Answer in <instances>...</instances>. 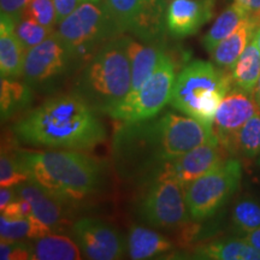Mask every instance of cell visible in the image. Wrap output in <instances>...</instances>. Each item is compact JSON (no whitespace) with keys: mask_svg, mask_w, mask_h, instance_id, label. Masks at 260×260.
I'll return each instance as SVG.
<instances>
[{"mask_svg":"<svg viewBox=\"0 0 260 260\" xmlns=\"http://www.w3.org/2000/svg\"><path fill=\"white\" fill-rule=\"evenodd\" d=\"M213 140V130L197 119L165 112L123 123L113 136V155L122 176L145 182L172 159Z\"/></svg>","mask_w":260,"mask_h":260,"instance_id":"1","label":"cell"},{"mask_svg":"<svg viewBox=\"0 0 260 260\" xmlns=\"http://www.w3.org/2000/svg\"><path fill=\"white\" fill-rule=\"evenodd\" d=\"M99 113L77 92L58 94L22 117L14 125V132L27 145L92 149L106 139Z\"/></svg>","mask_w":260,"mask_h":260,"instance_id":"2","label":"cell"},{"mask_svg":"<svg viewBox=\"0 0 260 260\" xmlns=\"http://www.w3.org/2000/svg\"><path fill=\"white\" fill-rule=\"evenodd\" d=\"M17 158L29 181L61 203L82 201L95 193L102 182L99 162L76 149L22 151Z\"/></svg>","mask_w":260,"mask_h":260,"instance_id":"3","label":"cell"},{"mask_svg":"<svg viewBox=\"0 0 260 260\" xmlns=\"http://www.w3.org/2000/svg\"><path fill=\"white\" fill-rule=\"evenodd\" d=\"M132 89L126 37H116L98 50L86 65L76 90L100 113L112 112Z\"/></svg>","mask_w":260,"mask_h":260,"instance_id":"4","label":"cell"},{"mask_svg":"<svg viewBox=\"0 0 260 260\" xmlns=\"http://www.w3.org/2000/svg\"><path fill=\"white\" fill-rule=\"evenodd\" d=\"M233 86L232 74L211 61L195 59L178 74L169 104L212 129L217 110Z\"/></svg>","mask_w":260,"mask_h":260,"instance_id":"5","label":"cell"},{"mask_svg":"<svg viewBox=\"0 0 260 260\" xmlns=\"http://www.w3.org/2000/svg\"><path fill=\"white\" fill-rule=\"evenodd\" d=\"M57 34L79 61L90 59L105 42L118 37L121 31L103 0L81 3L60 22Z\"/></svg>","mask_w":260,"mask_h":260,"instance_id":"6","label":"cell"},{"mask_svg":"<svg viewBox=\"0 0 260 260\" xmlns=\"http://www.w3.org/2000/svg\"><path fill=\"white\" fill-rule=\"evenodd\" d=\"M145 184L139 201V213L144 222L161 229H174L187 223L190 216L184 187L180 182L162 168Z\"/></svg>","mask_w":260,"mask_h":260,"instance_id":"7","label":"cell"},{"mask_svg":"<svg viewBox=\"0 0 260 260\" xmlns=\"http://www.w3.org/2000/svg\"><path fill=\"white\" fill-rule=\"evenodd\" d=\"M242 178L241 162L225 159L212 170L184 188L189 216L195 220L212 217L239 189Z\"/></svg>","mask_w":260,"mask_h":260,"instance_id":"8","label":"cell"},{"mask_svg":"<svg viewBox=\"0 0 260 260\" xmlns=\"http://www.w3.org/2000/svg\"><path fill=\"white\" fill-rule=\"evenodd\" d=\"M176 77L174 60L170 54L164 52L157 68L141 88L129 94L109 116L123 123L145 121L155 117L170 103Z\"/></svg>","mask_w":260,"mask_h":260,"instance_id":"9","label":"cell"},{"mask_svg":"<svg viewBox=\"0 0 260 260\" xmlns=\"http://www.w3.org/2000/svg\"><path fill=\"white\" fill-rule=\"evenodd\" d=\"M118 30L141 41L159 42L165 27L164 0H104Z\"/></svg>","mask_w":260,"mask_h":260,"instance_id":"10","label":"cell"},{"mask_svg":"<svg viewBox=\"0 0 260 260\" xmlns=\"http://www.w3.org/2000/svg\"><path fill=\"white\" fill-rule=\"evenodd\" d=\"M67 45L57 31L25 52L23 77L29 86H40L63 77L75 63Z\"/></svg>","mask_w":260,"mask_h":260,"instance_id":"11","label":"cell"},{"mask_svg":"<svg viewBox=\"0 0 260 260\" xmlns=\"http://www.w3.org/2000/svg\"><path fill=\"white\" fill-rule=\"evenodd\" d=\"M74 240L80 246L86 258L93 260H115L125 253L124 237L103 220L81 218L73 225Z\"/></svg>","mask_w":260,"mask_h":260,"instance_id":"12","label":"cell"},{"mask_svg":"<svg viewBox=\"0 0 260 260\" xmlns=\"http://www.w3.org/2000/svg\"><path fill=\"white\" fill-rule=\"evenodd\" d=\"M258 113L260 109L253 94L234 84L220 103L213 121L212 130L220 146L223 147L237 130Z\"/></svg>","mask_w":260,"mask_h":260,"instance_id":"13","label":"cell"},{"mask_svg":"<svg viewBox=\"0 0 260 260\" xmlns=\"http://www.w3.org/2000/svg\"><path fill=\"white\" fill-rule=\"evenodd\" d=\"M226 154L228 152L220 146L218 140H213L172 159L164 169L186 188L197 178L225 160Z\"/></svg>","mask_w":260,"mask_h":260,"instance_id":"14","label":"cell"},{"mask_svg":"<svg viewBox=\"0 0 260 260\" xmlns=\"http://www.w3.org/2000/svg\"><path fill=\"white\" fill-rule=\"evenodd\" d=\"M217 0H171L167 6L165 27L171 37H190L211 21Z\"/></svg>","mask_w":260,"mask_h":260,"instance_id":"15","label":"cell"},{"mask_svg":"<svg viewBox=\"0 0 260 260\" xmlns=\"http://www.w3.org/2000/svg\"><path fill=\"white\" fill-rule=\"evenodd\" d=\"M19 198H23L31 206V218L38 220L50 233H54L64 223L63 203L34 183H21L16 186Z\"/></svg>","mask_w":260,"mask_h":260,"instance_id":"16","label":"cell"},{"mask_svg":"<svg viewBox=\"0 0 260 260\" xmlns=\"http://www.w3.org/2000/svg\"><path fill=\"white\" fill-rule=\"evenodd\" d=\"M16 21L8 15L0 16V73L2 77L18 79L23 75L25 51L16 35Z\"/></svg>","mask_w":260,"mask_h":260,"instance_id":"17","label":"cell"},{"mask_svg":"<svg viewBox=\"0 0 260 260\" xmlns=\"http://www.w3.org/2000/svg\"><path fill=\"white\" fill-rule=\"evenodd\" d=\"M126 52L132 67V89L129 94H133L148 80L165 51L159 42H140L126 37Z\"/></svg>","mask_w":260,"mask_h":260,"instance_id":"18","label":"cell"},{"mask_svg":"<svg viewBox=\"0 0 260 260\" xmlns=\"http://www.w3.org/2000/svg\"><path fill=\"white\" fill-rule=\"evenodd\" d=\"M259 27V22L256 21L254 16H249L241 24V27L234 31L230 37L220 41L211 52L213 63L222 69H226V68L232 69Z\"/></svg>","mask_w":260,"mask_h":260,"instance_id":"19","label":"cell"},{"mask_svg":"<svg viewBox=\"0 0 260 260\" xmlns=\"http://www.w3.org/2000/svg\"><path fill=\"white\" fill-rule=\"evenodd\" d=\"M172 248V242L154 230L134 225L130 229L126 249L130 259H152L164 254Z\"/></svg>","mask_w":260,"mask_h":260,"instance_id":"20","label":"cell"},{"mask_svg":"<svg viewBox=\"0 0 260 260\" xmlns=\"http://www.w3.org/2000/svg\"><path fill=\"white\" fill-rule=\"evenodd\" d=\"M30 249L31 259L35 260H79L82 258L80 246L75 240L54 233L35 239Z\"/></svg>","mask_w":260,"mask_h":260,"instance_id":"21","label":"cell"},{"mask_svg":"<svg viewBox=\"0 0 260 260\" xmlns=\"http://www.w3.org/2000/svg\"><path fill=\"white\" fill-rule=\"evenodd\" d=\"M199 259L260 260V251L242 240H219L201 246L195 251Z\"/></svg>","mask_w":260,"mask_h":260,"instance_id":"22","label":"cell"},{"mask_svg":"<svg viewBox=\"0 0 260 260\" xmlns=\"http://www.w3.org/2000/svg\"><path fill=\"white\" fill-rule=\"evenodd\" d=\"M232 79L235 86L253 93L260 77V50L255 40V32L232 68Z\"/></svg>","mask_w":260,"mask_h":260,"instance_id":"23","label":"cell"},{"mask_svg":"<svg viewBox=\"0 0 260 260\" xmlns=\"http://www.w3.org/2000/svg\"><path fill=\"white\" fill-rule=\"evenodd\" d=\"M251 14L242 6L237 5L236 3L228 6L217 17L212 27L209 29V31L205 34L203 40H201L205 50L211 53L220 41L230 37L234 31H236L241 27V24Z\"/></svg>","mask_w":260,"mask_h":260,"instance_id":"24","label":"cell"},{"mask_svg":"<svg viewBox=\"0 0 260 260\" xmlns=\"http://www.w3.org/2000/svg\"><path fill=\"white\" fill-rule=\"evenodd\" d=\"M228 153L245 158H260V113L252 117L223 146Z\"/></svg>","mask_w":260,"mask_h":260,"instance_id":"25","label":"cell"},{"mask_svg":"<svg viewBox=\"0 0 260 260\" xmlns=\"http://www.w3.org/2000/svg\"><path fill=\"white\" fill-rule=\"evenodd\" d=\"M31 102V88L27 82H18L15 79L2 77L0 83V110L2 119L10 118L16 112L23 110Z\"/></svg>","mask_w":260,"mask_h":260,"instance_id":"26","label":"cell"},{"mask_svg":"<svg viewBox=\"0 0 260 260\" xmlns=\"http://www.w3.org/2000/svg\"><path fill=\"white\" fill-rule=\"evenodd\" d=\"M232 219L240 232L249 233L260 228V204L251 198H242L234 205Z\"/></svg>","mask_w":260,"mask_h":260,"instance_id":"27","label":"cell"},{"mask_svg":"<svg viewBox=\"0 0 260 260\" xmlns=\"http://www.w3.org/2000/svg\"><path fill=\"white\" fill-rule=\"evenodd\" d=\"M15 31L25 51L41 44L42 41L46 40L51 34L54 32L53 29L44 27V25L35 22L34 19L27 17H22L16 23Z\"/></svg>","mask_w":260,"mask_h":260,"instance_id":"28","label":"cell"},{"mask_svg":"<svg viewBox=\"0 0 260 260\" xmlns=\"http://www.w3.org/2000/svg\"><path fill=\"white\" fill-rule=\"evenodd\" d=\"M22 17L34 19L44 27L54 29L57 24V11L53 0H30Z\"/></svg>","mask_w":260,"mask_h":260,"instance_id":"29","label":"cell"},{"mask_svg":"<svg viewBox=\"0 0 260 260\" xmlns=\"http://www.w3.org/2000/svg\"><path fill=\"white\" fill-rule=\"evenodd\" d=\"M28 180L18 158L3 152L0 158V187H16Z\"/></svg>","mask_w":260,"mask_h":260,"instance_id":"30","label":"cell"},{"mask_svg":"<svg viewBox=\"0 0 260 260\" xmlns=\"http://www.w3.org/2000/svg\"><path fill=\"white\" fill-rule=\"evenodd\" d=\"M30 222L28 218H8L0 217V236L2 241H21L29 237Z\"/></svg>","mask_w":260,"mask_h":260,"instance_id":"31","label":"cell"},{"mask_svg":"<svg viewBox=\"0 0 260 260\" xmlns=\"http://www.w3.org/2000/svg\"><path fill=\"white\" fill-rule=\"evenodd\" d=\"M2 260H28L31 259L30 246L21 241H2L0 243Z\"/></svg>","mask_w":260,"mask_h":260,"instance_id":"32","label":"cell"},{"mask_svg":"<svg viewBox=\"0 0 260 260\" xmlns=\"http://www.w3.org/2000/svg\"><path fill=\"white\" fill-rule=\"evenodd\" d=\"M3 216L8 218H29L31 216V206L23 198H16L2 211Z\"/></svg>","mask_w":260,"mask_h":260,"instance_id":"33","label":"cell"},{"mask_svg":"<svg viewBox=\"0 0 260 260\" xmlns=\"http://www.w3.org/2000/svg\"><path fill=\"white\" fill-rule=\"evenodd\" d=\"M29 2L30 0H0V10H2V14L19 21Z\"/></svg>","mask_w":260,"mask_h":260,"instance_id":"34","label":"cell"},{"mask_svg":"<svg viewBox=\"0 0 260 260\" xmlns=\"http://www.w3.org/2000/svg\"><path fill=\"white\" fill-rule=\"evenodd\" d=\"M83 0H53L57 11V24L76 10Z\"/></svg>","mask_w":260,"mask_h":260,"instance_id":"35","label":"cell"},{"mask_svg":"<svg viewBox=\"0 0 260 260\" xmlns=\"http://www.w3.org/2000/svg\"><path fill=\"white\" fill-rule=\"evenodd\" d=\"M16 198H18L16 187H2L0 189V210H4Z\"/></svg>","mask_w":260,"mask_h":260,"instance_id":"36","label":"cell"},{"mask_svg":"<svg viewBox=\"0 0 260 260\" xmlns=\"http://www.w3.org/2000/svg\"><path fill=\"white\" fill-rule=\"evenodd\" d=\"M234 3L242 6L249 14L260 16V0H234Z\"/></svg>","mask_w":260,"mask_h":260,"instance_id":"37","label":"cell"},{"mask_svg":"<svg viewBox=\"0 0 260 260\" xmlns=\"http://www.w3.org/2000/svg\"><path fill=\"white\" fill-rule=\"evenodd\" d=\"M243 239H245L249 245L254 247V248L258 249V251H260V228L247 233Z\"/></svg>","mask_w":260,"mask_h":260,"instance_id":"38","label":"cell"},{"mask_svg":"<svg viewBox=\"0 0 260 260\" xmlns=\"http://www.w3.org/2000/svg\"><path fill=\"white\" fill-rule=\"evenodd\" d=\"M253 96H254V100L256 102V104H258L259 109H260V77L258 80V82H256V86L254 90H253Z\"/></svg>","mask_w":260,"mask_h":260,"instance_id":"39","label":"cell"},{"mask_svg":"<svg viewBox=\"0 0 260 260\" xmlns=\"http://www.w3.org/2000/svg\"><path fill=\"white\" fill-rule=\"evenodd\" d=\"M255 40H256V44H258V47L260 50V27L255 30Z\"/></svg>","mask_w":260,"mask_h":260,"instance_id":"40","label":"cell"},{"mask_svg":"<svg viewBox=\"0 0 260 260\" xmlns=\"http://www.w3.org/2000/svg\"><path fill=\"white\" fill-rule=\"evenodd\" d=\"M83 2H103V0H83Z\"/></svg>","mask_w":260,"mask_h":260,"instance_id":"41","label":"cell"}]
</instances>
